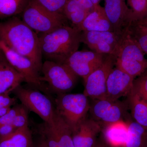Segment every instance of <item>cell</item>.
I'll list each match as a JSON object with an SVG mask.
<instances>
[{
	"label": "cell",
	"instance_id": "obj_29",
	"mask_svg": "<svg viewBox=\"0 0 147 147\" xmlns=\"http://www.w3.org/2000/svg\"><path fill=\"white\" fill-rule=\"evenodd\" d=\"M29 111L21 104V108L12 121L11 124L17 129L29 126Z\"/></svg>",
	"mask_w": 147,
	"mask_h": 147
},
{
	"label": "cell",
	"instance_id": "obj_24",
	"mask_svg": "<svg viewBox=\"0 0 147 147\" xmlns=\"http://www.w3.org/2000/svg\"><path fill=\"white\" fill-rule=\"evenodd\" d=\"M30 0H0V21L21 14Z\"/></svg>",
	"mask_w": 147,
	"mask_h": 147
},
{
	"label": "cell",
	"instance_id": "obj_9",
	"mask_svg": "<svg viewBox=\"0 0 147 147\" xmlns=\"http://www.w3.org/2000/svg\"><path fill=\"white\" fill-rule=\"evenodd\" d=\"M89 113L92 119L101 128L105 125L123 120L129 109L127 100H111L106 98L92 99Z\"/></svg>",
	"mask_w": 147,
	"mask_h": 147
},
{
	"label": "cell",
	"instance_id": "obj_18",
	"mask_svg": "<svg viewBox=\"0 0 147 147\" xmlns=\"http://www.w3.org/2000/svg\"><path fill=\"white\" fill-rule=\"evenodd\" d=\"M79 32L113 31V26L105 14L104 7L96 5L82 24L75 27Z\"/></svg>",
	"mask_w": 147,
	"mask_h": 147
},
{
	"label": "cell",
	"instance_id": "obj_27",
	"mask_svg": "<svg viewBox=\"0 0 147 147\" xmlns=\"http://www.w3.org/2000/svg\"><path fill=\"white\" fill-rule=\"evenodd\" d=\"M132 90L147 103V75L145 74L134 79Z\"/></svg>",
	"mask_w": 147,
	"mask_h": 147
},
{
	"label": "cell",
	"instance_id": "obj_6",
	"mask_svg": "<svg viewBox=\"0 0 147 147\" xmlns=\"http://www.w3.org/2000/svg\"><path fill=\"white\" fill-rule=\"evenodd\" d=\"M40 80L47 84L49 92L57 95L68 93L76 86L78 76L65 64L45 60L42 63Z\"/></svg>",
	"mask_w": 147,
	"mask_h": 147
},
{
	"label": "cell",
	"instance_id": "obj_3",
	"mask_svg": "<svg viewBox=\"0 0 147 147\" xmlns=\"http://www.w3.org/2000/svg\"><path fill=\"white\" fill-rule=\"evenodd\" d=\"M128 30L123 35L116 53L115 66L134 79L147 69V60Z\"/></svg>",
	"mask_w": 147,
	"mask_h": 147
},
{
	"label": "cell",
	"instance_id": "obj_25",
	"mask_svg": "<svg viewBox=\"0 0 147 147\" xmlns=\"http://www.w3.org/2000/svg\"><path fill=\"white\" fill-rule=\"evenodd\" d=\"M128 30L143 52L147 55V27L133 22L129 25Z\"/></svg>",
	"mask_w": 147,
	"mask_h": 147
},
{
	"label": "cell",
	"instance_id": "obj_19",
	"mask_svg": "<svg viewBox=\"0 0 147 147\" xmlns=\"http://www.w3.org/2000/svg\"><path fill=\"white\" fill-rule=\"evenodd\" d=\"M24 82L23 76L7 60H0V94H9Z\"/></svg>",
	"mask_w": 147,
	"mask_h": 147
},
{
	"label": "cell",
	"instance_id": "obj_36",
	"mask_svg": "<svg viewBox=\"0 0 147 147\" xmlns=\"http://www.w3.org/2000/svg\"><path fill=\"white\" fill-rule=\"evenodd\" d=\"M137 22L141 25L147 27V18L141 21H137Z\"/></svg>",
	"mask_w": 147,
	"mask_h": 147
},
{
	"label": "cell",
	"instance_id": "obj_26",
	"mask_svg": "<svg viewBox=\"0 0 147 147\" xmlns=\"http://www.w3.org/2000/svg\"><path fill=\"white\" fill-rule=\"evenodd\" d=\"M131 11L132 22L147 18V0H126Z\"/></svg>",
	"mask_w": 147,
	"mask_h": 147
},
{
	"label": "cell",
	"instance_id": "obj_28",
	"mask_svg": "<svg viewBox=\"0 0 147 147\" xmlns=\"http://www.w3.org/2000/svg\"><path fill=\"white\" fill-rule=\"evenodd\" d=\"M68 1V0H36L38 2L47 10L54 13L63 14L64 7Z\"/></svg>",
	"mask_w": 147,
	"mask_h": 147
},
{
	"label": "cell",
	"instance_id": "obj_32",
	"mask_svg": "<svg viewBox=\"0 0 147 147\" xmlns=\"http://www.w3.org/2000/svg\"><path fill=\"white\" fill-rule=\"evenodd\" d=\"M16 129H17L11 124L0 126V137H4L9 135L14 132Z\"/></svg>",
	"mask_w": 147,
	"mask_h": 147
},
{
	"label": "cell",
	"instance_id": "obj_10",
	"mask_svg": "<svg viewBox=\"0 0 147 147\" xmlns=\"http://www.w3.org/2000/svg\"><path fill=\"white\" fill-rule=\"evenodd\" d=\"M36 131L48 147H74L72 130L56 111L53 121L37 125Z\"/></svg>",
	"mask_w": 147,
	"mask_h": 147
},
{
	"label": "cell",
	"instance_id": "obj_30",
	"mask_svg": "<svg viewBox=\"0 0 147 147\" xmlns=\"http://www.w3.org/2000/svg\"><path fill=\"white\" fill-rule=\"evenodd\" d=\"M21 104H17L12 106L9 111L0 118V126L11 124L15 116L20 110Z\"/></svg>",
	"mask_w": 147,
	"mask_h": 147
},
{
	"label": "cell",
	"instance_id": "obj_17",
	"mask_svg": "<svg viewBox=\"0 0 147 147\" xmlns=\"http://www.w3.org/2000/svg\"><path fill=\"white\" fill-rule=\"evenodd\" d=\"M128 123L124 120L101 128L102 139L108 147H124L128 133Z\"/></svg>",
	"mask_w": 147,
	"mask_h": 147
},
{
	"label": "cell",
	"instance_id": "obj_20",
	"mask_svg": "<svg viewBox=\"0 0 147 147\" xmlns=\"http://www.w3.org/2000/svg\"><path fill=\"white\" fill-rule=\"evenodd\" d=\"M0 147H34L29 126L18 129L7 136L0 137Z\"/></svg>",
	"mask_w": 147,
	"mask_h": 147
},
{
	"label": "cell",
	"instance_id": "obj_22",
	"mask_svg": "<svg viewBox=\"0 0 147 147\" xmlns=\"http://www.w3.org/2000/svg\"><path fill=\"white\" fill-rule=\"evenodd\" d=\"M128 133L124 147H147V127L132 121H127Z\"/></svg>",
	"mask_w": 147,
	"mask_h": 147
},
{
	"label": "cell",
	"instance_id": "obj_2",
	"mask_svg": "<svg viewBox=\"0 0 147 147\" xmlns=\"http://www.w3.org/2000/svg\"><path fill=\"white\" fill-rule=\"evenodd\" d=\"M81 33L74 27L67 25L38 35L42 57L45 60L64 63L78 50L81 42Z\"/></svg>",
	"mask_w": 147,
	"mask_h": 147
},
{
	"label": "cell",
	"instance_id": "obj_13",
	"mask_svg": "<svg viewBox=\"0 0 147 147\" xmlns=\"http://www.w3.org/2000/svg\"><path fill=\"white\" fill-rule=\"evenodd\" d=\"M106 56L92 50H77L66 61L64 64L85 81L91 73L102 64Z\"/></svg>",
	"mask_w": 147,
	"mask_h": 147
},
{
	"label": "cell",
	"instance_id": "obj_37",
	"mask_svg": "<svg viewBox=\"0 0 147 147\" xmlns=\"http://www.w3.org/2000/svg\"><path fill=\"white\" fill-rule=\"evenodd\" d=\"M0 60H7L2 50L0 48Z\"/></svg>",
	"mask_w": 147,
	"mask_h": 147
},
{
	"label": "cell",
	"instance_id": "obj_16",
	"mask_svg": "<svg viewBox=\"0 0 147 147\" xmlns=\"http://www.w3.org/2000/svg\"><path fill=\"white\" fill-rule=\"evenodd\" d=\"M101 131L99 124L87 116L72 131L74 147H93Z\"/></svg>",
	"mask_w": 147,
	"mask_h": 147
},
{
	"label": "cell",
	"instance_id": "obj_7",
	"mask_svg": "<svg viewBox=\"0 0 147 147\" xmlns=\"http://www.w3.org/2000/svg\"><path fill=\"white\" fill-rule=\"evenodd\" d=\"M12 92L21 104L39 116L43 122L50 123L53 121L56 112L55 102L48 95L34 88H25L21 85Z\"/></svg>",
	"mask_w": 147,
	"mask_h": 147
},
{
	"label": "cell",
	"instance_id": "obj_4",
	"mask_svg": "<svg viewBox=\"0 0 147 147\" xmlns=\"http://www.w3.org/2000/svg\"><path fill=\"white\" fill-rule=\"evenodd\" d=\"M21 15L23 21L38 35L47 33L69 25L63 14L51 12L36 0H30Z\"/></svg>",
	"mask_w": 147,
	"mask_h": 147
},
{
	"label": "cell",
	"instance_id": "obj_21",
	"mask_svg": "<svg viewBox=\"0 0 147 147\" xmlns=\"http://www.w3.org/2000/svg\"><path fill=\"white\" fill-rule=\"evenodd\" d=\"M129 108L135 121L147 127V103L131 90L127 96Z\"/></svg>",
	"mask_w": 147,
	"mask_h": 147
},
{
	"label": "cell",
	"instance_id": "obj_5",
	"mask_svg": "<svg viewBox=\"0 0 147 147\" xmlns=\"http://www.w3.org/2000/svg\"><path fill=\"white\" fill-rule=\"evenodd\" d=\"M55 105L56 112L73 130L88 116L90 102L84 93L57 95Z\"/></svg>",
	"mask_w": 147,
	"mask_h": 147
},
{
	"label": "cell",
	"instance_id": "obj_40",
	"mask_svg": "<svg viewBox=\"0 0 147 147\" xmlns=\"http://www.w3.org/2000/svg\"><path fill=\"white\" fill-rule=\"evenodd\" d=\"M144 73L145 74H146V75H147V70H146V71H145V72Z\"/></svg>",
	"mask_w": 147,
	"mask_h": 147
},
{
	"label": "cell",
	"instance_id": "obj_34",
	"mask_svg": "<svg viewBox=\"0 0 147 147\" xmlns=\"http://www.w3.org/2000/svg\"><path fill=\"white\" fill-rule=\"evenodd\" d=\"M93 147H108V146L104 142L102 138H101V139H97Z\"/></svg>",
	"mask_w": 147,
	"mask_h": 147
},
{
	"label": "cell",
	"instance_id": "obj_35",
	"mask_svg": "<svg viewBox=\"0 0 147 147\" xmlns=\"http://www.w3.org/2000/svg\"><path fill=\"white\" fill-rule=\"evenodd\" d=\"M38 141L39 142L41 147H48L44 139L40 136H39V139L38 140Z\"/></svg>",
	"mask_w": 147,
	"mask_h": 147
},
{
	"label": "cell",
	"instance_id": "obj_15",
	"mask_svg": "<svg viewBox=\"0 0 147 147\" xmlns=\"http://www.w3.org/2000/svg\"><path fill=\"white\" fill-rule=\"evenodd\" d=\"M134 79L115 65L107 79L105 98L116 100L121 97L127 96L133 88Z\"/></svg>",
	"mask_w": 147,
	"mask_h": 147
},
{
	"label": "cell",
	"instance_id": "obj_33",
	"mask_svg": "<svg viewBox=\"0 0 147 147\" xmlns=\"http://www.w3.org/2000/svg\"><path fill=\"white\" fill-rule=\"evenodd\" d=\"M77 1L88 14L94 10L95 5L91 0H77Z\"/></svg>",
	"mask_w": 147,
	"mask_h": 147
},
{
	"label": "cell",
	"instance_id": "obj_12",
	"mask_svg": "<svg viewBox=\"0 0 147 147\" xmlns=\"http://www.w3.org/2000/svg\"><path fill=\"white\" fill-rule=\"evenodd\" d=\"M123 35L113 31L82 32L81 42L96 53L115 55Z\"/></svg>",
	"mask_w": 147,
	"mask_h": 147
},
{
	"label": "cell",
	"instance_id": "obj_11",
	"mask_svg": "<svg viewBox=\"0 0 147 147\" xmlns=\"http://www.w3.org/2000/svg\"><path fill=\"white\" fill-rule=\"evenodd\" d=\"M115 55H106L102 64L84 81V94L87 97L92 100L105 98L107 79L110 71L115 65Z\"/></svg>",
	"mask_w": 147,
	"mask_h": 147
},
{
	"label": "cell",
	"instance_id": "obj_38",
	"mask_svg": "<svg viewBox=\"0 0 147 147\" xmlns=\"http://www.w3.org/2000/svg\"><path fill=\"white\" fill-rule=\"evenodd\" d=\"M94 5H97L99 4V3L102 0H91Z\"/></svg>",
	"mask_w": 147,
	"mask_h": 147
},
{
	"label": "cell",
	"instance_id": "obj_23",
	"mask_svg": "<svg viewBox=\"0 0 147 147\" xmlns=\"http://www.w3.org/2000/svg\"><path fill=\"white\" fill-rule=\"evenodd\" d=\"M63 13L71 22V26L74 28L82 24L88 14L77 0H68L64 7Z\"/></svg>",
	"mask_w": 147,
	"mask_h": 147
},
{
	"label": "cell",
	"instance_id": "obj_8",
	"mask_svg": "<svg viewBox=\"0 0 147 147\" xmlns=\"http://www.w3.org/2000/svg\"><path fill=\"white\" fill-rule=\"evenodd\" d=\"M0 48L9 63L23 76L24 82L32 88L49 94L47 86L40 81L41 71L30 59L11 50L1 40Z\"/></svg>",
	"mask_w": 147,
	"mask_h": 147
},
{
	"label": "cell",
	"instance_id": "obj_39",
	"mask_svg": "<svg viewBox=\"0 0 147 147\" xmlns=\"http://www.w3.org/2000/svg\"><path fill=\"white\" fill-rule=\"evenodd\" d=\"M34 147H41L38 141H37L36 144H34Z\"/></svg>",
	"mask_w": 147,
	"mask_h": 147
},
{
	"label": "cell",
	"instance_id": "obj_31",
	"mask_svg": "<svg viewBox=\"0 0 147 147\" xmlns=\"http://www.w3.org/2000/svg\"><path fill=\"white\" fill-rule=\"evenodd\" d=\"M9 94H0V109L5 107H12L17 104V98L11 97Z\"/></svg>",
	"mask_w": 147,
	"mask_h": 147
},
{
	"label": "cell",
	"instance_id": "obj_1",
	"mask_svg": "<svg viewBox=\"0 0 147 147\" xmlns=\"http://www.w3.org/2000/svg\"><path fill=\"white\" fill-rule=\"evenodd\" d=\"M0 40L30 59L41 71L42 55L38 35L17 16L0 21Z\"/></svg>",
	"mask_w": 147,
	"mask_h": 147
},
{
	"label": "cell",
	"instance_id": "obj_14",
	"mask_svg": "<svg viewBox=\"0 0 147 147\" xmlns=\"http://www.w3.org/2000/svg\"><path fill=\"white\" fill-rule=\"evenodd\" d=\"M104 11L113 31L123 35L132 23L131 11L126 0H105Z\"/></svg>",
	"mask_w": 147,
	"mask_h": 147
}]
</instances>
